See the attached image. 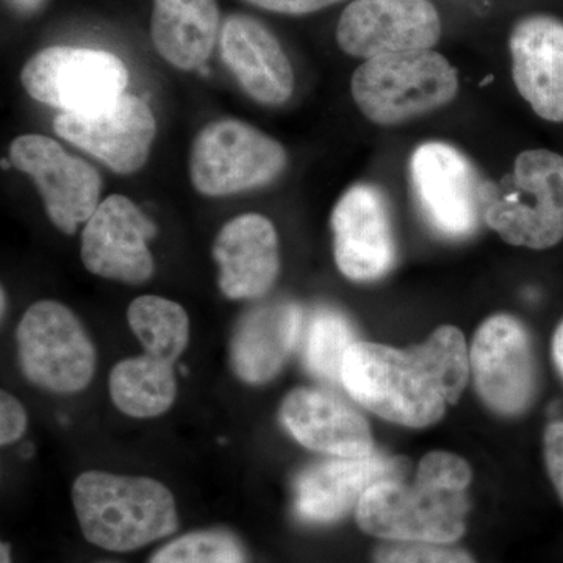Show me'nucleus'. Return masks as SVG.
<instances>
[{
	"instance_id": "1a4fd4ad",
	"label": "nucleus",
	"mask_w": 563,
	"mask_h": 563,
	"mask_svg": "<svg viewBox=\"0 0 563 563\" xmlns=\"http://www.w3.org/2000/svg\"><path fill=\"white\" fill-rule=\"evenodd\" d=\"M287 165L284 146L236 120L206 125L192 143V187L206 196H229L269 184Z\"/></svg>"
},
{
	"instance_id": "473e14b6",
	"label": "nucleus",
	"mask_w": 563,
	"mask_h": 563,
	"mask_svg": "<svg viewBox=\"0 0 563 563\" xmlns=\"http://www.w3.org/2000/svg\"><path fill=\"white\" fill-rule=\"evenodd\" d=\"M0 563H11L10 548L7 543L0 547Z\"/></svg>"
},
{
	"instance_id": "dca6fc26",
	"label": "nucleus",
	"mask_w": 563,
	"mask_h": 563,
	"mask_svg": "<svg viewBox=\"0 0 563 563\" xmlns=\"http://www.w3.org/2000/svg\"><path fill=\"white\" fill-rule=\"evenodd\" d=\"M409 468L407 459L377 453L309 466L295 481V512L306 523H333L355 509L374 484L406 479Z\"/></svg>"
},
{
	"instance_id": "2f4dec72",
	"label": "nucleus",
	"mask_w": 563,
	"mask_h": 563,
	"mask_svg": "<svg viewBox=\"0 0 563 563\" xmlns=\"http://www.w3.org/2000/svg\"><path fill=\"white\" fill-rule=\"evenodd\" d=\"M43 2L44 0H11V3H13V5L21 11L36 10Z\"/></svg>"
},
{
	"instance_id": "f03ea898",
	"label": "nucleus",
	"mask_w": 563,
	"mask_h": 563,
	"mask_svg": "<svg viewBox=\"0 0 563 563\" xmlns=\"http://www.w3.org/2000/svg\"><path fill=\"white\" fill-rule=\"evenodd\" d=\"M472 468L446 451L424 455L412 481L374 484L355 507L368 536L399 542L455 543L465 536Z\"/></svg>"
},
{
	"instance_id": "9d476101",
	"label": "nucleus",
	"mask_w": 563,
	"mask_h": 563,
	"mask_svg": "<svg viewBox=\"0 0 563 563\" xmlns=\"http://www.w3.org/2000/svg\"><path fill=\"white\" fill-rule=\"evenodd\" d=\"M470 374L493 412L517 417L528 410L537 390L536 361L529 333L517 318L493 314L479 325L470 350Z\"/></svg>"
},
{
	"instance_id": "cd10ccee",
	"label": "nucleus",
	"mask_w": 563,
	"mask_h": 563,
	"mask_svg": "<svg viewBox=\"0 0 563 563\" xmlns=\"http://www.w3.org/2000/svg\"><path fill=\"white\" fill-rule=\"evenodd\" d=\"M29 418L20 399L3 390L0 393V443H16L27 429Z\"/></svg>"
},
{
	"instance_id": "bb28decb",
	"label": "nucleus",
	"mask_w": 563,
	"mask_h": 563,
	"mask_svg": "<svg viewBox=\"0 0 563 563\" xmlns=\"http://www.w3.org/2000/svg\"><path fill=\"white\" fill-rule=\"evenodd\" d=\"M374 563H477L468 551L454 543L399 542L384 540L374 550Z\"/></svg>"
},
{
	"instance_id": "4468645a",
	"label": "nucleus",
	"mask_w": 563,
	"mask_h": 563,
	"mask_svg": "<svg viewBox=\"0 0 563 563\" xmlns=\"http://www.w3.org/2000/svg\"><path fill=\"white\" fill-rule=\"evenodd\" d=\"M333 255L344 277L372 282L387 276L396 262L390 207L379 188L357 184L332 211Z\"/></svg>"
},
{
	"instance_id": "aec40b11",
	"label": "nucleus",
	"mask_w": 563,
	"mask_h": 563,
	"mask_svg": "<svg viewBox=\"0 0 563 563\" xmlns=\"http://www.w3.org/2000/svg\"><path fill=\"white\" fill-rule=\"evenodd\" d=\"M225 65L252 99L280 106L291 98L295 74L287 54L262 22L233 14L221 31Z\"/></svg>"
},
{
	"instance_id": "4be33fe9",
	"label": "nucleus",
	"mask_w": 563,
	"mask_h": 563,
	"mask_svg": "<svg viewBox=\"0 0 563 563\" xmlns=\"http://www.w3.org/2000/svg\"><path fill=\"white\" fill-rule=\"evenodd\" d=\"M220 29L217 0H154L152 41L176 68H199L213 51Z\"/></svg>"
},
{
	"instance_id": "b1692460",
	"label": "nucleus",
	"mask_w": 563,
	"mask_h": 563,
	"mask_svg": "<svg viewBox=\"0 0 563 563\" xmlns=\"http://www.w3.org/2000/svg\"><path fill=\"white\" fill-rule=\"evenodd\" d=\"M129 325L146 354L173 363L184 354L190 340V318L180 303L162 296L133 299L128 312Z\"/></svg>"
},
{
	"instance_id": "6e6552de",
	"label": "nucleus",
	"mask_w": 563,
	"mask_h": 563,
	"mask_svg": "<svg viewBox=\"0 0 563 563\" xmlns=\"http://www.w3.org/2000/svg\"><path fill=\"white\" fill-rule=\"evenodd\" d=\"M21 81L35 101L63 113L95 114L124 95L129 73L110 52L54 46L25 63Z\"/></svg>"
},
{
	"instance_id": "5701e85b",
	"label": "nucleus",
	"mask_w": 563,
	"mask_h": 563,
	"mask_svg": "<svg viewBox=\"0 0 563 563\" xmlns=\"http://www.w3.org/2000/svg\"><path fill=\"white\" fill-rule=\"evenodd\" d=\"M109 390L111 401L128 417H161L176 401L173 363L151 354L125 358L111 369Z\"/></svg>"
},
{
	"instance_id": "412c9836",
	"label": "nucleus",
	"mask_w": 563,
	"mask_h": 563,
	"mask_svg": "<svg viewBox=\"0 0 563 563\" xmlns=\"http://www.w3.org/2000/svg\"><path fill=\"white\" fill-rule=\"evenodd\" d=\"M296 303L272 302L244 314L231 340L233 372L244 383L266 384L280 373L302 335Z\"/></svg>"
},
{
	"instance_id": "72a5a7b5",
	"label": "nucleus",
	"mask_w": 563,
	"mask_h": 563,
	"mask_svg": "<svg viewBox=\"0 0 563 563\" xmlns=\"http://www.w3.org/2000/svg\"><path fill=\"white\" fill-rule=\"evenodd\" d=\"M5 303H7L5 290H2V317H3V314H5Z\"/></svg>"
},
{
	"instance_id": "ddd939ff",
	"label": "nucleus",
	"mask_w": 563,
	"mask_h": 563,
	"mask_svg": "<svg viewBox=\"0 0 563 563\" xmlns=\"http://www.w3.org/2000/svg\"><path fill=\"white\" fill-rule=\"evenodd\" d=\"M154 222L122 195L99 203L81 233L80 258L85 268L103 279L144 284L154 274L150 240Z\"/></svg>"
},
{
	"instance_id": "7ed1b4c3",
	"label": "nucleus",
	"mask_w": 563,
	"mask_h": 563,
	"mask_svg": "<svg viewBox=\"0 0 563 563\" xmlns=\"http://www.w3.org/2000/svg\"><path fill=\"white\" fill-rule=\"evenodd\" d=\"M70 496L85 539L102 550L135 551L179 526L173 493L152 477L87 472Z\"/></svg>"
},
{
	"instance_id": "c85d7f7f",
	"label": "nucleus",
	"mask_w": 563,
	"mask_h": 563,
	"mask_svg": "<svg viewBox=\"0 0 563 563\" xmlns=\"http://www.w3.org/2000/svg\"><path fill=\"white\" fill-rule=\"evenodd\" d=\"M543 446L548 474L563 503V421H554L548 426Z\"/></svg>"
},
{
	"instance_id": "f8f14e48",
	"label": "nucleus",
	"mask_w": 563,
	"mask_h": 563,
	"mask_svg": "<svg viewBox=\"0 0 563 563\" xmlns=\"http://www.w3.org/2000/svg\"><path fill=\"white\" fill-rule=\"evenodd\" d=\"M442 21L429 0H354L336 25V43L352 57L429 51L439 43Z\"/></svg>"
},
{
	"instance_id": "a211bd4d",
	"label": "nucleus",
	"mask_w": 563,
	"mask_h": 563,
	"mask_svg": "<svg viewBox=\"0 0 563 563\" xmlns=\"http://www.w3.org/2000/svg\"><path fill=\"white\" fill-rule=\"evenodd\" d=\"M517 90L543 120L563 122V21L525 18L510 35Z\"/></svg>"
},
{
	"instance_id": "f257e3e1",
	"label": "nucleus",
	"mask_w": 563,
	"mask_h": 563,
	"mask_svg": "<svg viewBox=\"0 0 563 563\" xmlns=\"http://www.w3.org/2000/svg\"><path fill=\"white\" fill-rule=\"evenodd\" d=\"M470 377V351L454 325H442L410 350L355 342L344 355L342 384L363 409L406 428L442 420Z\"/></svg>"
},
{
	"instance_id": "423d86ee",
	"label": "nucleus",
	"mask_w": 563,
	"mask_h": 563,
	"mask_svg": "<svg viewBox=\"0 0 563 563\" xmlns=\"http://www.w3.org/2000/svg\"><path fill=\"white\" fill-rule=\"evenodd\" d=\"M410 180L422 218L443 239H468L485 222L492 181L451 144L418 146L410 158Z\"/></svg>"
},
{
	"instance_id": "20e7f679",
	"label": "nucleus",
	"mask_w": 563,
	"mask_h": 563,
	"mask_svg": "<svg viewBox=\"0 0 563 563\" xmlns=\"http://www.w3.org/2000/svg\"><path fill=\"white\" fill-rule=\"evenodd\" d=\"M485 224L504 242L550 250L563 240V155L521 152L514 173L492 184Z\"/></svg>"
},
{
	"instance_id": "c756f323",
	"label": "nucleus",
	"mask_w": 563,
	"mask_h": 563,
	"mask_svg": "<svg viewBox=\"0 0 563 563\" xmlns=\"http://www.w3.org/2000/svg\"><path fill=\"white\" fill-rule=\"evenodd\" d=\"M261 9L284 14H307L331 7L342 0H246Z\"/></svg>"
},
{
	"instance_id": "393cba45",
	"label": "nucleus",
	"mask_w": 563,
	"mask_h": 563,
	"mask_svg": "<svg viewBox=\"0 0 563 563\" xmlns=\"http://www.w3.org/2000/svg\"><path fill=\"white\" fill-rule=\"evenodd\" d=\"M357 342L351 322L333 309L310 314L303 331V363L310 374L329 384H342L344 355Z\"/></svg>"
},
{
	"instance_id": "a878e982",
	"label": "nucleus",
	"mask_w": 563,
	"mask_h": 563,
	"mask_svg": "<svg viewBox=\"0 0 563 563\" xmlns=\"http://www.w3.org/2000/svg\"><path fill=\"white\" fill-rule=\"evenodd\" d=\"M150 563H246V555L232 533L198 531L165 544Z\"/></svg>"
},
{
	"instance_id": "7c9ffc66",
	"label": "nucleus",
	"mask_w": 563,
	"mask_h": 563,
	"mask_svg": "<svg viewBox=\"0 0 563 563\" xmlns=\"http://www.w3.org/2000/svg\"><path fill=\"white\" fill-rule=\"evenodd\" d=\"M553 358L555 368L563 377V321L555 329L553 336Z\"/></svg>"
},
{
	"instance_id": "39448f33",
	"label": "nucleus",
	"mask_w": 563,
	"mask_h": 563,
	"mask_svg": "<svg viewBox=\"0 0 563 563\" xmlns=\"http://www.w3.org/2000/svg\"><path fill=\"white\" fill-rule=\"evenodd\" d=\"M352 96L376 124L413 120L446 106L459 91L457 73L431 49L372 58L355 69Z\"/></svg>"
},
{
	"instance_id": "6ab92c4d",
	"label": "nucleus",
	"mask_w": 563,
	"mask_h": 563,
	"mask_svg": "<svg viewBox=\"0 0 563 563\" xmlns=\"http://www.w3.org/2000/svg\"><path fill=\"white\" fill-rule=\"evenodd\" d=\"M213 255L221 291L231 299L261 298L279 276V240L273 222L262 214L229 221L214 240Z\"/></svg>"
},
{
	"instance_id": "0eeeda50",
	"label": "nucleus",
	"mask_w": 563,
	"mask_h": 563,
	"mask_svg": "<svg viewBox=\"0 0 563 563\" xmlns=\"http://www.w3.org/2000/svg\"><path fill=\"white\" fill-rule=\"evenodd\" d=\"M16 344L22 373L43 390L79 393L95 376V344L79 318L60 302L29 307L16 329Z\"/></svg>"
},
{
	"instance_id": "f3484780",
	"label": "nucleus",
	"mask_w": 563,
	"mask_h": 563,
	"mask_svg": "<svg viewBox=\"0 0 563 563\" xmlns=\"http://www.w3.org/2000/svg\"><path fill=\"white\" fill-rule=\"evenodd\" d=\"M280 421L307 450L340 459L376 453L368 421L331 393L296 388L282 402Z\"/></svg>"
},
{
	"instance_id": "2eb2a0df",
	"label": "nucleus",
	"mask_w": 563,
	"mask_h": 563,
	"mask_svg": "<svg viewBox=\"0 0 563 563\" xmlns=\"http://www.w3.org/2000/svg\"><path fill=\"white\" fill-rule=\"evenodd\" d=\"M54 129L62 139L95 155L114 173L132 174L150 157L157 124L143 99L122 95L99 113L58 114Z\"/></svg>"
},
{
	"instance_id": "9b49d317",
	"label": "nucleus",
	"mask_w": 563,
	"mask_h": 563,
	"mask_svg": "<svg viewBox=\"0 0 563 563\" xmlns=\"http://www.w3.org/2000/svg\"><path fill=\"white\" fill-rule=\"evenodd\" d=\"M10 158L14 168L35 181L47 214L63 233L73 235L98 209L101 176L57 141L36 133L18 136L11 143Z\"/></svg>"
}]
</instances>
